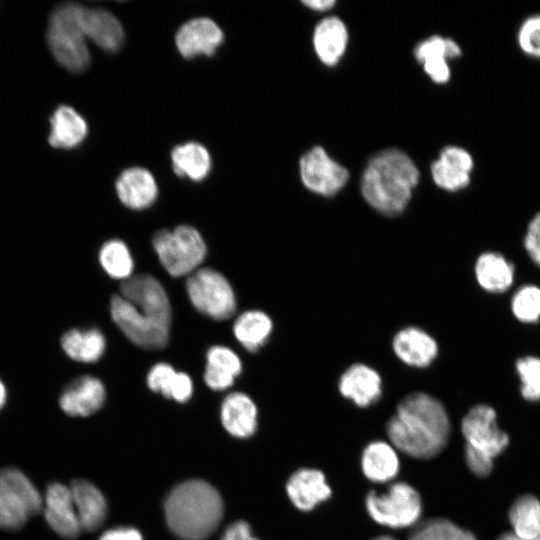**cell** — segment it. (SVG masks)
<instances>
[{"label": "cell", "instance_id": "cell-43", "mask_svg": "<svg viewBox=\"0 0 540 540\" xmlns=\"http://www.w3.org/2000/svg\"><path fill=\"white\" fill-rule=\"evenodd\" d=\"M302 3L308 6L309 8L318 10V11L328 10L332 6L335 5L334 0H309V1H303Z\"/></svg>", "mask_w": 540, "mask_h": 540}, {"label": "cell", "instance_id": "cell-2", "mask_svg": "<svg viewBox=\"0 0 540 540\" xmlns=\"http://www.w3.org/2000/svg\"><path fill=\"white\" fill-rule=\"evenodd\" d=\"M386 431L398 450L413 458L431 459L448 443L450 420L437 398L413 392L400 401Z\"/></svg>", "mask_w": 540, "mask_h": 540}, {"label": "cell", "instance_id": "cell-40", "mask_svg": "<svg viewBox=\"0 0 540 540\" xmlns=\"http://www.w3.org/2000/svg\"><path fill=\"white\" fill-rule=\"evenodd\" d=\"M465 460L467 466L478 477H487L493 469V459L483 453L465 446Z\"/></svg>", "mask_w": 540, "mask_h": 540}, {"label": "cell", "instance_id": "cell-35", "mask_svg": "<svg viewBox=\"0 0 540 540\" xmlns=\"http://www.w3.org/2000/svg\"><path fill=\"white\" fill-rule=\"evenodd\" d=\"M407 540H477L468 530H464L448 519L432 518L419 524Z\"/></svg>", "mask_w": 540, "mask_h": 540}, {"label": "cell", "instance_id": "cell-23", "mask_svg": "<svg viewBox=\"0 0 540 540\" xmlns=\"http://www.w3.org/2000/svg\"><path fill=\"white\" fill-rule=\"evenodd\" d=\"M220 418L227 432L235 437L246 438L256 430L257 408L248 395L232 392L221 404Z\"/></svg>", "mask_w": 540, "mask_h": 540}, {"label": "cell", "instance_id": "cell-37", "mask_svg": "<svg viewBox=\"0 0 540 540\" xmlns=\"http://www.w3.org/2000/svg\"><path fill=\"white\" fill-rule=\"evenodd\" d=\"M515 369L521 382V395L528 401L540 400V358L524 356L515 363Z\"/></svg>", "mask_w": 540, "mask_h": 540}, {"label": "cell", "instance_id": "cell-8", "mask_svg": "<svg viewBox=\"0 0 540 540\" xmlns=\"http://www.w3.org/2000/svg\"><path fill=\"white\" fill-rule=\"evenodd\" d=\"M186 292L192 305L213 320L231 318L236 311V298L232 286L219 271L204 267L190 274Z\"/></svg>", "mask_w": 540, "mask_h": 540}, {"label": "cell", "instance_id": "cell-46", "mask_svg": "<svg viewBox=\"0 0 540 540\" xmlns=\"http://www.w3.org/2000/svg\"><path fill=\"white\" fill-rule=\"evenodd\" d=\"M371 540H396V539H394V538H392L390 536H379V537H375V538H373Z\"/></svg>", "mask_w": 540, "mask_h": 540}, {"label": "cell", "instance_id": "cell-26", "mask_svg": "<svg viewBox=\"0 0 540 540\" xmlns=\"http://www.w3.org/2000/svg\"><path fill=\"white\" fill-rule=\"evenodd\" d=\"M49 144L55 148L71 149L80 145L87 136L85 119L72 107L59 106L50 118Z\"/></svg>", "mask_w": 540, "mask_h": 540}, {"label": "cell", "instance_id": "cell-20", "mask_svg": "<svg viewBox=\"0 0 540 540\" xmlns=\"http://www.w3.org/2000/svg\"><path fill=\"white\" fill-rule=\"evenodd\" d=\"M287 494L299 510L310 511L330 498L332 491L322 471L311 468L297 470L286 485Z\"/></svg>", "mask_w": 540, "mask_h": 540}, {"label": "cell", "instance_id": "cell-7", "mask_svg": "<svg viewBox=\"0 0 540 540\" xmlns=\"http://www.w3.org/2000/svg\"><path fill=\"white\" fill-rule=\"evenodd\" d=\"M43 509V498L19 469H0V529L16 531Z\"/></svg>", "mask_w": 540, "mask_h": 540}, {"label": "cell", "instance_id": "cell-34", "mask_svg": "<svg viewBox=\"0 0 540 540\" xmlns=\"http://www.w3.org/2000/svg\"><path fill=\"white\" fill-rule=\"evenodd\" d=\"M98 258L101 267L111 278L124 281L132 276L134 262L122 240L106 241L99 250Z\"/></svg>", "mask_w": 540, "mask_h": 540}, {"label": "cell", "instance_id": "cell-13", "mask_svg": "<svg viewBox=\"0 0 540 540\" xmlns=\"http://www.w3.org/2000/svg\"><path fill=\"white\" fill-rule=\"evenodd\" d=\"M42 510L46 523L58 536L68 540L79 536L82 528L69 487L59 482L50 483L45 491Z\"/></svg>", "mask_w": 540, "mask_h": 540}, {"label": "cell", "instance_id": "cell-30", "mask_svg": "<svg viewBox=\"0 0 540 540\" xmlns=\"http://www.w3.org/2000/svg\"><path fill=\"white\" fill-rule=\"evenodd\" d=\"M361 466L370 481L385 483L397 476L400 462L393 446L383 441H374L364 449Z\"/></svg>", "mask_w": 540, "mask_h": 540}, {"label": "cell", "instance_id": "cell-19", "mask_svg": "<svg viewBox=\"0 0 540 540\" xmlns=\"http://www.w3.org/2000/svg\"><path fill=\"white\" fill-rule=\"evenodd\" d=\"M115 188L119 200L134 210L150 207L158 195L154 176L142 167H130L122 171L116 180Z\"/></svg>", "mask_w": 540, "mask_h": 540}, {"label": "cell", "instance_id": "cell-10", "mask_svg": "<svg viewBox=\"0 0 540 540\" xmlns=\"http://www.w3.org/2000/svg\"><path fill=\"white\" fill-rule=\"evenodd\" d=\"M461 431L466 445L494 458L509 444L508 435L499 429L495 410L488 405L473 406L463 417Z\"/></svg>", "mask_w": 540, "mask_h": 540}, {"label": "cell", "instance_id": "cell-17", "mask_svg": "<svg viewBox=\"0 0 540 540\" xmlns=\"http://www.w3.org/2000/svg\"><path fill=\"white\" fill-rule=\"evenodd\" d=\"M392 348L401 362L414 368L428 367L439 352L436 340L416 326L399 330L393 337Z\"/></svg>", "mask_w": 540, "mask_h": 540}, {"label": "cell", "instance_id": "cell-3", "mask_svg": "<svg viewBox=\"0 0 540 540\" xmlns=\"http://www.w3.org/2000/svg\"><path fill=\"white\" fill-rule=\"evenodd\" d=\"M419 177L417 166L406 153L385 149L368 161L361 177V193L381 214L397 216L406 209Z\"/></svg>", "mask_w": 540, "mask_h": 540}, {"label": "cell", "instance_id": "cell-32", "mask_svg": "<svg viewBox=\"0 0 540 540\" xmlns=\"http://www.w3.org/2000/svg\"><path fill=\"white\" fill-rule=\"evenodd\" d=\"M272 330L271 318L260 310L244 311L236 318L233 325L235 338L249 352H257L263 347Z\"/></svg>", "mask_w": 540, "mask_h": 540}, {"label": "cell", "instance_id": "cell-42", "mask_svg": "<svg viewBox=\"0 0 540 540\" xmlns=\"http://www.w3.org/2000/svg\"><path fill=\"white\" fill-rule=\"evenodd\" d=\"M99 540H143L137 529L130 527H117L105 531Z\"/></svg>", "mask_w": 540, "mask_h": 540}, {"label": "cell", "instance_id": "cell-1", "mask_svg": "<svg viewBox=\"0 0 540 540\" xmlns=\"http://www.w3.org/2000/svg\"><path fill=\"white\" fill-rule=\"evenodd\" d=\"M113 322L139 348L160 350L167 346L171 306L162 284L150 274L132 275L120 284L110 300Z\"/></svg>", "mask_w": 540, "mask_h": 540}, {"label": "cell", "instance_id": "cell-29", "mask_svg": "<svg viewBox=\"0 0 540 540\" xmlns=\"http://www.w3.org/2000/svg\"><path fill=\"white\" fill-rule=\"evenodd\" d=\"M148 387L165 398L184 403L193 394V382L184 372H177L168 363H157L147 374Z\"/></svg>", "mask_w": 540, "mask_h": 540}, {"label": "cell", "instance_id": "cell-38", "mask_svg": "<svg viewBox=\"0 0 540 540\" xmlns=\"http://www.w3.org/2000/svg\"><path fill=\"white\" fill-rule=\"evenodd\" d=\"M516 43L524 55L540 60V13L522 20L516 31Z\"/></svg>", "mask_w": 540, "mask_h": 540}, {"label": "cell", "instance_id": "cell-31", "mask_svg": "<svg viewBox=\"0 0 540 540\" xmlns=\"http://www.w3.org/2000/svg\"><path fill=\"white\" fill-rule=\"evenodd\" d=\"M174 172L193 181L206 178L211 169V156L201 143L190 141L177 145L171 151Z\"/></svg>", "mask_w": 540, "mask_h": 540}, {"label": "cell", "instance_id": "cell-24", "mask_svg": "<svg viewBox=\"0 0 540 540\" xmlns=\"http://www.w3.org/2000/svg\"><path fill=\"white\" fill-rule=\"evenodd\" d=\"M474 273L482 289L489 293H503L514 282L515 266L503 254L487 251L476 259Z\"/></svg>", "mask_w": 540, "mask_h": 540}, {"label": "cell", "instance_id": "cell-5", "mask_svg": "<svg viewBox=\"0 0 540 540\" xmlns=\"http://www.w3.org/2000/svg\"><path fill=\"white\" fill-rule=\"evenodd\" d=\"M154 251L168 274L173 277L190 275L199 269L207 254L200 232L186 224L173 230L162 229L152 238Z\"/></svg>", "mask_w": 540, "mask_h": 540}, {"label": "cell", "instance_id": "cell-11", "mask_svg": "<svg viewBox=\"0 0 540 540\" xmlns=\"http://www.w3.org/2000/svg\"><path fill=\"white\" fill-rule=\"evenodd\" d=\"M300 176L310 191L330 197L338 193L349 179L348 170L315 146L300 159Z\"/></svg>", "mask_w": 540, "mask_h": 540}, {"label": "cell", "instance_id": "cell-15", "mask_svg": "<svg viewBox=\"0 0 540 540\" xmlns=\"http://www.w3.org/2000/svg\"><path fill=\"white\" fill-rule=\"evenodd\" d=\"M224 40L219 25L208 17H196L181 25L175 36L180 54L193 58L203 54L213 55Z\"/></svg>", "mask_w": 540, "mask_h": 540}, {"label": "cell", "instance_id": "cell-45", "mask_svg": "<svg viewBox=\"0 0 540 540\" xmlns=\"http://www.w3.org/2000/svg\"><path fill=\"white\" fill-rule=\"evenodd\" d=\"M497 540H540V537L535 539H523L518 536H516L514 533H504L501 535Z\"/></svg>", "mask_w": 540, "mask_h": 540}, {"label": "cell", "instance_id": "cell-9", "mask_svg": "<svg viewBox=\"0 0 540 540\" xmlns=\"http://www.w3.org/2000/svg\"><path fill=\"white\" fill-rule=\"evenodd\" d=\"M365 505L375 522L395 529L413 526L422 513L419 493L405 482L392 484L383 494L371 491Z\"/></svg>", "mask_w": 540, "mask_h": 540}, {"label": "cell", "instance_id": "cell-44", "mask_svg": "<svg viewBox=\"0 0 540 540\" xmlns=\"http://www.w3.org/2000/svg\"><path fill=\"white\" fill-rule=\"evenodd\" d=\"M8 391L5 383L0 379V410L4 408L7 403Z\"/></svg>", "mask_w": 540, "mask_h": 540}, {"label": "cell", "instance_id": "cell-12", "mask_svg": "<svg viewBox=\"0 0 540 540\" xmlns=\"http://www.w3.org/2000/svg\"><path fill=\"white\" fill-rule=\"evenodd\" d=\"M78 25L85 36L107 52L118 51L125 40L121 22L110 11L75 3Z\"/></svg>", "mask_w": 540, "mask_h": 540}, {"label": "cell", "instance_id": "cell-41", "mask_svg": "<svg viewBox=\"0 0 540 540\" xmlns=\"http://www.w3.org/2000/svg\"><path fill=\"white\" fill-rule=\"evenodd\" d=\"M221 540H258L252 535L249 524L239 520L231 524L224 532Z\"/></svg>", "mask_w": 540, "mask_h": 540}, {"label": "cell", "instance_id": "cell-28", "mask_svg": "<svg viewBox=\"0 0 540 540\" xmlns=\"http://www.w3.org/2000/svg\"><path fill=\"white\" fill-rule=\"evenodd\" d=\"M348 41L345 24L335 16L321 20L313 35V44L319 59L326 65L338 63Z\"/></svg>", "mask_w": 540, "mask_h": 540}, {"label": "cell", "instance_id": "cell-22", "mask_svg": "<svg viewBox=\"0 0 540 540\" xmlns=\"http://www.w3.org/2000/svg\"><path fill=\"white\" fill-rule=\"evenodd\" d=\"M69 488L81 528L95 531L107 516L104 495L94 484L84 479L73 480Z\"/></svg>", "mask_w": 540, "mask_h": 540}, {"label": "cell", "instance_id": "cell-4", "mask_svg": "<svg viewBox=\"0 0 540 540\" xmlns=\"http://www.w3.org/2000/svg\"><path fill=\"white\" fill-rule=\"evenodd\" d=\"M169 529L182 540H205L219 525L223 501L219 492L199 479L175 486L164 502Z\"/></svg>", "mask_w": 540, "mask_h": 540}, {"label": "cell", "instance_id": "cell-39", "mask_svg": "<svg viewBox=\"0 0 540 540\" xmlns=\"http://www.w3.org/2000/svg\"><path fill=\"white\" fill-rule=\"evenodd\" d=\"M523 244L531 260L540 267V211L529 221Z\"/></svg>", "mask_w": 540, "mask_h": 540}, {"label": "cell", "instance_id": "cell-33", "mask_svg": "<svg viewBox=\"0 0 540 540\" xmlns=\"http://www.w3.org/2000/svg\"><path fill=\"white\" fill-rule=\"evenodd\" d=\"M513 533L523 539L540 537V501L533 495L518 497L509 510Z\"/></svg>", "mask_w": 540, "mask_h": 540}, {"label": "cell", "instance_id": "cell-18", "mask_svg": "<svg viewBox=\"0 0 540 540\" xmlns=\"http://www.w3.org/2000/svg\"><path fill=\"white\" fill-rule=\"evenodd\" d=\"M340 394L358 407L376 403L382 395V378L372 367L364 363L349 366L338 381Z\"/></svg>", "mask_w": 540, "mask_h": 540}, {"label": "cell", "instance_id": "cell-14", "mask_svg": "<svg viewBox=\"0 0 540 540\" xmlns=\"http://www.w3.org/2000/svg\"><path fill=\"white\" fill-rule=\"evenodd\" d=\"M106 390L103 382L92 375H82L73 379L61 392L59 406L72 417H88L96 413L104 404Z\"/></svg>", "mask_w": 540, "mask_h": 540}, {"label": "cell", "instance_id": "cell-16", "mask_svg": "<svg viewBox=\"0 0 540 540\" xmlns=\"http://www.w3.org/2000/svg\"><path fill=\"white\" fill-rule=\"evenodd\" d=\"M474 168L472 155L464 148L447 146L431 165L436 185L444 190L456 192L466 188L471 181Z\"/></svg>", "mask_w": 540, "mask_h": 540}, {"label": "cell", "instance_id": "cell-21", "mask_svg": "<svg viewBox=\"0 0 540 540\" xmlns=\"http://www.w3.org/2000/svg\"><path fill=\"white\" fill-rule=\"evenodd\" d=\"M461 55L460 46L450 38L431 36L415 48V58L423 64L424 71L436 83H446L450 78L448 58Z\"/></svg>", "mask_w": 540, "mask_h": 540}, {"label": "cell", "instance_id": "cell-6", "mask_svg": "<svg viewBox=\"0 0 540 540\" xmlns=\"http://www.w3.org/2000/svg\"><path fill=\"white\" fill-rule=\"evenodd\" d=\"M47 43L55 60L68 71L80 73L90 64V52L75 14V3L57 6L47 26Z\"/></svg>", "mask_w": 540, "mask_h": 540}, {"label": "cell", "instance_id": "cell-25", "mask_svg": "<svg viewBox=\"0 0 540 540\" xmlns=\"http://www.w3.org/2000/svg\"><path fill=\"white\" fill-rule=\"evenodd\" d=\"M241 371V360L232 349L214 345L207 351L204 381L212 390L222 391L231 387Z\"/></svg>", "mask_w": 540, "mask_h": 540}, {"label": "cell", "instance_id": "cell-36", "mask_svg": "<svg viewBox=\"0 0 540 540\" xmlns=\"http://www.w3.org/2000/svg\"><path fill=\"white\" fill-rule=\"evenodd\" d=\"M511 311L523 323H536L540 320V287L526 284L519 287L511 299Z\"/></svg>", "mask_w": 540, "mask_h": 540}, {"label": "cell", "instance_id": "cell-27", "mask_svg": "<svg viewBox=\"0 0 540 540\" xmlns=\"http://www.w3.org/2000/svg\"><path fill=\"white\" fill-rule=\"evenodd\" d=\"M60 345L70 359L80 363H94L104 355L106 339L98 328H73L62 335Z\"/></svg>", "mask_w": 540, "mask_h": 540}]
</instances>
